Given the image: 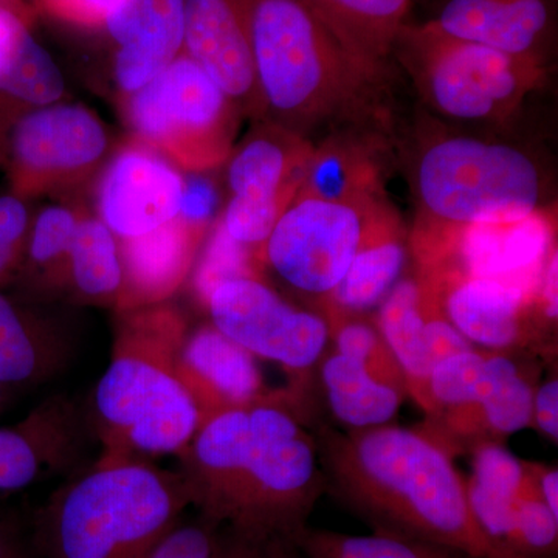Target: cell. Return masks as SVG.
Here are the masks:
<instances>
[{
  "label": "cell",
  "instance_id": "obj_12",
  "mask_svg": "<svg viewBox=\"0 0 558 558\" xmlns=\"http://www.w3.org/2000/svg\"><path fill=\"white\" fill-rule=\"evenodd\" d=\"M211 325L255 357L270 360L306 385L330 344V325L318 311L295 306L260 277L229 279L213 290Z\"/></svg>",
  "mask_w": 558,
  "mask_h": 558
},
{
  "label": "cell",
  "instance_id": "obj_35",
  "mask_svg": "<svg viewBox=\"0 0 558 558\" xmlns=\"http://www.w3.org/2000/svg\"><path fill=\"white\" fill-rule=\"evenodd\" d=\"M32 218L28 201L0 191V290H10L17 277Z\"/></svg>",
  "mask_w": 558,
  "mask_h": 558
},
{
  "label": "cell",
  "instance_id": "obj_17",
  "mask_svg": "<svg viewBox=\"0 0 558 558\" xmlns=\"http://www.w3.org/2000/svg\"><path fill=\"white\" fill-rule=\"evenodd\" d=\"M183 50L234 102L242 117L264 120L255 62L238 0H183Z\"/></svg>",
  "mask_w": 558,
  "mask_h": 558
},
{
  "label": "cell",
  "instance_id": "obj_20",
  "mask_svg": "<svg viewBox=\"0 0 558 558\" xmlns=\"http://www.w3.org/2000/svg\"><path fill=\"white\" fill-rule=\"evenodd\" d=\"M255 359L211 323L183 336L175 352V371L193 396L202 422L269 392Z\"/></svg>",
  "mask_w": 558,
  "mask_h": 558
},
{
  "label": "cell",
  "instance_id": "obj_10",
  "mask_svg": "<svg viewBox=\"0 0 558 558\" xmlns=\"http://www.w3.org/2000/svg\"><path fill=\"white\" fill-rule=\"evenodd\" d=\"M387 208L381 201L343 204L299 194L260 247V267L323 310Z\"/></svg>",
  "mask_w": 558,
  "mask_h": 558
},
{
  "label": "cell",
  "instance_id": "obj_33",
  "mask_svg": "<svg viewBox=\"0 0 558 558\" xmlns=\"http://www.w3.org/2000/svg\"><path fill=\"white\" fill-rule=\"evenodd\" d=\"M529 469L517 509L519 553L521 558H557L558 517L539 494L534 462H529Z\"/></svg>",
  "mask_w": 558,
  "mask_h": 558
},
{
  "label": "cell",
  "instance_id": "obj_6",
  "mask_svg": "<svg viewBox=\"0 0 558 558\" xmlns=\"http://www.w3.org/2000/svg\"><path fill=\"white\" fill-rule=\"evenodd\" d=\"M414 185L421 222L413 248L421 270L442 260L459 231L531 215L542 199V175L527 154L470 137L442 138L425 148Z\"/></svg>",
  "mask_w": 558,
  "mask_h": 558
},
{
  "label": "cell",
  "instance_id": "obj_42",
  "mask_svg": "<svg viewBox=\"0 0 558 558\" xmlns=\"http://www.w3.org/2000/svg\"><path fill=\"white\" fill-rule=\"evenodd\" d=\"M5 387L0 384V409H2L3 399H5Z\"/></svg>",
  "mask_w": 558,
  "mask_h": 558
},
{
  "label": "cell",
  "instance_id": "obj_39",
  "mask_svg": "<svg viewBox=\"0 0 558 558\" xmlns=\"http://www.w3.org/2000/svg\"><path fill=\"white\" fill-rule=\"evenodd\" d=\"M532 427L550 442L558 444V380L557 374L537 385L532 403Z\"/></svg>",
  "mask_w": 558,
  "mask_h": 558
},
{
  "label": "cell",
  "instance_id": "obj_7",
  "mask_svg": "<svg viewBox=\"0 0 558 558\" xmlns=\"http://www.w3.org/2000/svg\"><path fill=\"white\" fill-rule=\"evenodd\" d=\"M121 110L134 140L185 172L226 163L242 119L226 92L183 53L142 89L121 98Z\"/></svg>",
  "mask_w": 558,
  "mask_h": 558
},
{
  "label": "cell",
  "instance_id": "obj_34",
  "mask_svg": "<svg viewBox=\"0 0 558 558\" xmlns=\"http://www.w3.org/2000/svg\"><path fill=\"white\" fill-rule=\"evenodd\" d=\"M211 558H306L295 535L220 524Z\"/></svg>",
  "mask_w": 558,
  "mask_h": 558
},
{
  "label": "cell",
  "instance_id": "obj_31",
  "mask_svg": "<svg viewBox=\"0 0 558 558\" xmlns=\"http://www.w3.org/2000/svg\"><path fill=\"white\" fill-rule=\"evenodd\" d=\"M306 558H475L464 550L392 535H348L310 524L295 534Z\"/></svg>",
  "mask_w": 558,
  "mask_h": 558
},
{
  "label": "cell",
  "instance_id": "obj_41",
  "mask_svg": "<svg viewBox=\"0 0 558 558\" xmlns=\"http://www.w3.org/2000/svg\"><path fill=\"white\" fill-rule=\"evenodd\" d=\"M534 469L539 494H542L553 513L558 517V470L557 468H549V465L538 464V462H534Z\"/></svg>",
  "mask_w": 558,
  "mask_h": 558
},
{
  "label": "cell",
  "instance_id": "obj_30",
  "mask_svg": "<svg viewBox=\"0 0 558 558\" xmlns=\"http://www.w3.org/2000/svg\"><path fill=\"white\" fill-rule=\"evenodd\" d=\"M299 194L343 204L380 202L379 167L357 143L328 140L315 146Z\"/></svg>",
  "mask_w": 558,
  "mask_h": 558
},
{
  "label": "cell",
  "instance_id": "obj_18",
  "mask_svg": "<svg viewBox=\"0 0 558 558\" xmlns=\"http://www.w3.org/2000/svg\"><path fill=\"white\" fill-rule=\"evenodd\" d=\"M101 27L116 46L112 75L120 97L160 75L183 50V0H117Z\"/></svg>",
  "mask_w": 558,
  "mask_h": 558
},
{
  "label": "cell",
  "instance_id": "obj_22",
  "mask_svg": "<svg viewBox=\"0 0 558 558\" xmlns=\"http://www.w3.org/2000/svg\"><path fill=\"white\" fill-rule=\"evenodd\" d=\"M204 238L174 219L143 236L119 240L124 275L120 310H140L172 295L189 277Z\"/></svg>",
  "mask_w": 558,
  "mask_h": 558
},
{
  "label": "cell",
  "instance_id": "obj_26",
  "mask_svg": "<svg viewBox=\"0 0 558 558\" xmlns=\"http://www.w3.org/2000/svg\"><path fill=\"white\" fill-rule=\"evenodd\" d=\"M83 209L51 204L33 213L21 269L10 292L35 303L65 296L69 248Z\"/></svg>",
  "mask_w": 558,
  "mask_h": 558
},
{
  "label": "cell",
  "instance_id": "obj_29",
  "mask_svg": "<svg viewBox=\"0 0 558 558\" xmlns=\"http://www.w3.org/2000/svg\"><path fill=\"white\" fill-rule=\"evenodd\" d=\"M374 323L405 374L414 398L433 368L425 347L424 284L417 275L400 279L377 307Z\"/></svg>",
  "mask_w": 558,
  "mask_h": 558
},
{
  "label": "cell",
  "instance_id": "obj_11",
  "mask_svg": "<svg viewBox=\"0 0 558 558\" xmlns=\"http://www.w3.org/2000/svg\"><path fill=\"white\" fill-rule=\"evenodd\" d=\"M256 123L227 159L230 199L218 219L231 240L260 252L299 196L317 145L271 121Z\"/></svg>",
  "mask_w": 558,
  "mask_h": 558
},
{
  "label": "cell",
  "instance_id": "obj_13",
  "mask_svg": "<svg viewBox=\"0 0 558 558\" xmlns=\"http://www.w3.org/2000/svg\"><path fill=\"white\" fill-rule=\"evenodd\" d=\"M447 319L475 348L553 357V329L538 311V292L502 279L453 269L418 271Z\"/></svg>",
  "mask_w": 558,
  "mask_h": 558
},
{
  "label": "cell",
  "instance_id": "obj_2",
  "mask_svg": "<svg viewBox=\"0 0 558 558\" xmlns=\"http://www.w3.org/2000/svg\"><path fill=\"white\" fill-rule=\"evenodd\" d=\"M329 492L376 534L508 558L476 523L453 458L421 428L312 425Z\"/></svg>",
  "mask_w": 558,
  "mask_h": 558
},
{
  "label": "cell",
  "instance_id": "obj_38",
  "mask_svg": "<svg viewBox=\"0 0 558 558\" xmlns=\"http://www.w3.org/2000/svg\"><path fill=\"white\" fill-rule=\"evenodd\" d=\"M116 2L117 0H40V5L69 24L101 27Z\"/></svg>",
  "mask_w": 558,
  "mask_h": 558
},
{
  "label": "cell",
  "instance_id": "obj_25",
  "mask_svg": "<svg viewBox=\"0 0 558 558\" xmlns=\"http://www.w3.org/2000/svg\"><path fill=\"white\" fill-rule=\"evenodd\" d=\"M65 80L20 13L0 3V101L38 108L62 101Z\"/></svg>",
  "mask_w": 558,
  "mask_h": 558
},
{
  "label": "cell",
  "instance_id": "obj_28",
  "mask_svg": "<svg viewBox=\"0 0 558 558\" xmlns=\"http://www.w3.org/2000/svg\"><path fill=\"white\" fill-rule=\"evenodd\" d=\"M341 39L373 64L396 49L411 0H307Z\"/></svg>",
  "mask_w": 558,
  "mask_h": 558
},
{
  "label": "cell",
  "instance_id": "obj_3",
  "mask_svg": "<svg viewBox=\"0 0 558 558\" xmlns=\"http://www.w3.org/2000/svg\"><path fill=\"white\" fill-rule=\"evenodd\" d=\"M264 120L307 137L368 113L381 68L349 47L307 0H238Z\"/></svg>",
  "mask_w": 558,
  "mask_h": 558
},
{
  "label": "cell",
  "instance_id": "obj_14",
  "mask_svg": "<svg viewBox=\"0 0 558 558\" xmlns=\"http://www.w3.org/2000/svg\"><path fill=\"white\" fill-rule=\"evenodd\" d=\"M183 172L137 140L124 143L102 167L95 205L119 240H132L178 219Z\"/></svg>",
  "mask_w": 558,
  "mask_h": 558
},
{
  "label": "cell",
  "instance_id": "obj_40",
  "mask_svg": "<svg viewBox=\"0 0 558 558\" xmlns=\"http://www.w3.org/2000/svg\"><path fill=\"white\" fill-rule=\"evenodd\" d=\"M0 558H38L31 532H22L9 521H0Z\"/></svg>",
  "mask_w": 558,
  "mask_h": 558
},
{
  "label": "cell",
  "instance_id": "obj_1",
  "mask_svg": "<svg viewBox=\"0 0 558 558\" xmlns=\"http://www.w3.org/2000/svg\"><path fill=\"white\" fill-rule=\"evenodd\" d=\"M310 411L296 391L267 392L202 422L178 457L193 509L218 524L295 535L326 478Z\"/></svg>",
  "mask_w": 558,
  "mask_h": 558
},
{
  "label": "cell",
  "instance_id": "obj_5",
  "mask_svg": "<svg viewBox=\"0 0 558 558\" xmlns=\"http://www.w3.org/2000/svg\"><path fill=\"white\" fill-rule=\"evenodd\" d=\"M183 336L182 322L167 310L142 312L124 322L87 410L105 447L100 461L179 454L196 435L201 411L175 371Z\"/></svg>",
  "mask_w": 558,
  "mask_h": 558
},
{
  "label": "cell",
  "instance_id": "obj_16",
  "mask_svg": "<svg viewBox=\"0 0 558 558\" xmlns=\"http://www.w3.org/2000/svg\"><path fill=\"white\" fill-rule=\"evenodd\" d=\"M95 438L87 410L54 396L0 428V492L20 490L78 465Z\"/></svg>",
  "mask_w": 558,
  "mask_h": 558
},
{
  "label": "cell",
  "instance_id": "obj_24",
  "mask_svg": "<svg viewBox=\"0 0 558 558\" xmlns=\"http://www.w3.org/2000/svg\"><path fill=\"white\" fill-rule=\"evenodd\" d=\"M317 368L330 414L347 429L388 425L410 396L407 381L391 379L330 344Z\"/></svg>",
  "mask_w": 558,
  "mask_h": 558
},
{
  "label": "cell",
  "instance_id": "obj_21",
  "mask_svg": "<svg viewBox=\"0 0 558 558\" xmlns=\"http://www.w3.org/2000/svg\"><path fill=\"white\" fill-rule=\"evenodd\" d=\"M549 25L546 0H449L425 27L446 38L539 58Z\"/></svg>",
  "mask_w": 558,
  "mask_h": 558
},
{
  "label": "cell",
  "instance_id": "obj_23",
  "mask_svg": "<svg viewBox=\"0 0 558 558\" xmlns=\"http://www.w3.org/2000/svg\"><path fill=\"white\" fill-rule=\"evenodd\" d=\"M409 264V244L391 208L371 227L368 236L323 306L329 325L343 318L366 317L395 289Z\"/></svg>",
  "mask_w": 558,
  "mask_h": 558
},
{
  "label": "cell",
  "instance_id": "obj_36",
  "mask_svg": "<svg viewBox=\"0 0 558 558\" xmlns=\"http://www.w3.org/2000/svg\"><path fill=\"white\" fill-rule=\"evenodd\" d=\"M194 512L183 517L148 558H211L220 524Z\"/></svg>",
  "mask_w": 558,
  "mask_h": 558
},
{
  "label": "cell",
  "instance_id": "obj_27",
  "mask_svg": "<svg viewBox=\"0 0 558 558\" xmlns=\"http://www.w3.org/2000/svg\"><path fill=\"white\" fill-rule=\"evenodd\" d=\"M123 284L119 238L97 215L83 209L69 248L64 299L119 306Z\"/></svg>",
  "mask_w": 558,
  "mask_h": 558
},
{
  "label": "cell",
  "instance_id": "obj_4",
  "mask_svg": "<svg viewBox=\"0 0 558 558\" xmlns=\"http://www.w3.org/2000/svg\"><path fill=\"white\" fill-rule=\"evenodd\" d=\"M193 509L182 473L146 461H98L33 517L38 558H148Z\"/></svg>",
  "mask_w": 558,
  "mask_h": 558
},
{
  "label": "cell",
  "instance_id": "obj_32",
  "mask_svg": "<svg viewBox=\"0 0 558 558\" xmlns=\"http://www.w3.org/2000/svg\"><path fill=\"white\" fill-rule=\"evenodd\" d=\"M259 252L231 240L218 219L194 271V292L205 304L219 284L234 278L259 277Z\"/></svg>",
  "mask_w": 558,
  "mask_h": 558
},
{
  "label": "cell",
  "instance_id": "obj_37",
  "mask_svg": "<svg viewBox=\"0 0 558 558\" xmlns=\"http://www.w3.org/2000/svg\"><path fill=\"white\" fill-rule=\"evenodd\" d=\"M218 190L204 172H186L183 175L182 201L178 219L191 229L207 234L218 209Z\"/></svg>",
  "mask_w": 558,
  "mask_h": 558
},
{
  "label": "cell",
  "instance_id": "obj_9",
  "mask_svg": "<svg viewBox=\"0 0 558 558\" xmlns=\"http://www.w3.org/2000/svg\"><path fill=\"white\" fill-rule=\"evenodd\" d=\"M109 146L102 121L80 102L21 108L0 101V168L22 199L86 182L101 170Z\"/></svg>",
  "mask_w": 558,
  "mask_h": 558
},
{
  "label": "cell",
  "instance_id": "obj_8",
  "mask_svg": "<svg viewBox=\"0 0 558 558\" xmlns=\"http://www.w3.org/2000/svg\"><path fill=\"white\" fill-rule=\"evenodd\" d=\"M398 44L410 47L411 72L422 97L453 120L506 119L545 75L539 58L446 38L425 25H407Z\"/></svg>",
  "mask_w": 558,
  "mask_h": 558
},
{
  "label": "cell",
  "instance_id": "obj_19",
  "mask_svg": "<svg viewBox=\"0 0 558 558\" xmlns=\"http://www.w3.org/2000/svg\"><path fill=\"white\" fill-rule=\"evenodd\" d=\"M76 336L68 322L35 303L0 290V384L27 388L65 371L76 355Z\"/></svg>",
  "mask_w": 558,
  "mask_h": 558
},
{
  "label": "cell",
  "instance_id": "obj_15",
  "mask_svg": "<svg viewBox=\"0 0 558 558\" xmlns=\"http://www.w3.org/2000/svg\"><path fill=\"white\" fill-rule=\"evenodd\" d=\"M554 229L553 218L539 208L521 218L475 223L459 231L442 260L428 270L453 269L538 292L543 271L557 248Z\"/></svg>",
  "mask_w": 558,
  "mask_h": 558
}]
</instances>
